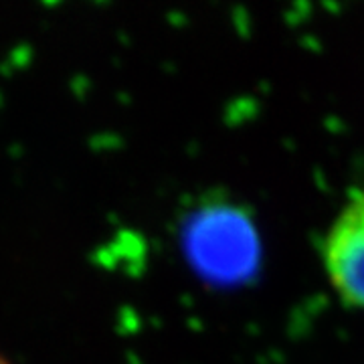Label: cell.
<instances>
[{"label":"cell","mask_w":364,"mask_h":364,"mask_svg":"<svg viewBox=\"0 0 364 364\" xmlns=\"http://www.w3.org/2000/svg\"><path fill=\"white\" fill-rule=\"evenodd\" d=\"M186 249L196 269L210 279L233 282L251 272L257 255L253 229L233 210L213 208L186 231Z\"/></svg>","instance_id":"6da1fadb"},{"label":"cell","mask_w":364,"mask_h":364,"mask_svg":"<svg viewBox=\"0 0 364 364\" xmlns=\"http://www.w3.org/2000/svg\"><path fill=\"white\" fill-rule=\"evenodd\" d=\"M324 263L342 301L364 310V195L354 196L328 231Z\"/></svg>","instance_id":"7a4b0ae2"},{"label":"cell","mask_w":364,"mask_h":364,"mask_svg":"<svg viewBox=\"0 0 364 364\" xmlns=\"http://www.w3.org/2000/svg\"><path fill=\"white\" fill-rule=\"evenodd\" d=\"M0 364H9V360H6L4 356H0Z\"/></svg>","instance_id":"3957f363"}]
</instances>
